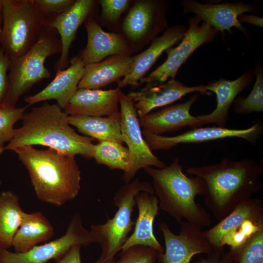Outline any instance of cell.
Masks as SVG:
<instances>
[{
    "label": "cell",
    "instance_id": "obj_9",
    "mask_svg": "<svg viewBox=\"0 0 263 263\" xmlns=\"http://www.w3.org/2000/svg\"><path fill=\"white\" fill-rule=\"evenodd\" d=\"M95 243L90 230L84 227L78 213L74 214L65 234L24 253L12 252L0 247V263H48L59 261L75 244L86 246Z\"/></svg>",
    "mask_w": 263,
    "mask_h": 263
},
{
    "label": "cell",
    "instance_id": "obj_25",
    "mask_svg": "<svg viewBox=\"0 0 263 263\" xmlns=\"http://www.w3.org/2000/svg\"><path fill=\"white\" fill-rule=\"evenodd\" d=\"M54 235V229L40 211L23 213L21 224L13 240L12 246L17 253L28 251L38 244L46 242Z\"/></svg>",
    "mask_w": 263,
    "mask_h": 263
},
{
    "label": "cell",
    "instance_id": "obj_32",
    "mask_svg": "<svg viewBox=\"0 0 263 263\" xmlns=\"http://www.w3.org/2000/svg\"><path fill=\"white\" fill-rule=\"evenodd\" d=\"M263 229V220L247 219L226 232L222 237L221 246L235 247L245 243L255 233Z\"/></svg>",
    "mask_w": 263,
    "mask_h": 263
},
{
    "label": "cell",
    "instance_id": "obj_29",
    "mask_svg": "<svg viewBox=\"0 0 263 263\" xmlns=\"http://www.w3.org/2000/svg\"><path fill=\"white\" fill-rule=\"evenodd\" d=\"M92 158L98 164L104 165L111 169L123 171L122 177L127 175L133 167L132 158L128 147L113 141H99L94 145Z\"/></svg>",
    "mask_w": 263,
    "mask_h": 263
},
{
    "label": "cell",
    "instance_id": "obj_41",
    "mask_svg": "<svg viewBox=\"0 0 263 263\" xmlns=\"http://www.w3.org/2000/svg\"><path fill=\"white\" fill-rule=\"evenodd\" d=\"M1 26H2V16H1V11H0V50L1 48V43H0V34L1 30Z\"/></svg>",
    "mask_w": 263,
    "mask_h": 263
},
{
    "label": "cell",
    "instance_id": "obj_22",
    "mask_svg": "<svg viewBox=\"0 0 263 263\" xmlns=\"http://www.w3.org/2000/svg\"><path fill=\"white\" fill-rule=\"evenodd\" d=\"M66 69L56 72L54 79L38 93L25 97L29 106L36 103L54 99L64 109L78 89L85 66L79 55L73 58Z\"/></svg>",
    "mask_w": 263,
    "mask_h": 263
},
{
    "label": "cell",
    "instance_id": "obj_43",
    "mask_svg": "<svg viewBox=\"0 0 263 263\" xmlns=\"http://www.w3.org/2000/svg\"><path fill=\"white\" fill-rule=\"evenodd\" d=\"M3 0H0V11H1L3 6Z\"/></svg>",
    "mask_w": 263,
    "mask_h": 263
},
{
    "label": "cell",
    "instance_id": "obj_39",
    "mask_svg": "<svg viewBox=\"0 0 263 263\" xmlns=\"http://www.w3.org/2000/svg\"><path fill=\"white\" fill-rule=\"evenodd\" d=\"M82 245L75 244L56 263H82L80 249Z\"/></svg>",
    "mask_w": 263,
    "mask_h": 263
},
{
    "label": "cell",
    "instance_id": "obj_38",
    "mask_svg": "<svg viewBox=\"0 0 263 263\" xmlns=\"http://www.w3.org/2000/svg\"><path fill=\"white\" fill-rule=\"evenodd\" d=\"M10 61L1 48L0 50V105L3 104L9 89L8 74Z\"/></svg>",
    "mask_w": 263,
    "mask_h": 263
},
{
    "label": "cell",
    "instance_id": "obj_15",
    "mask_svg": "<svg viewBox=\"0 0 263 263\" xmlns=\"http://www.w3.org/2000/svg\"><path fill=\"white\" fill-rule=\"evenodd\" d=\"M192 92L209 94L205 85L188 86L175 78L163 83L146 85L138 91L130 92L127 95L132 101L139 117L153 109L167 106Z\"/></svg>",
    "mask_w": 263,
    "mask_h": 263
},
{
    "label": "cell",
    "instance_id": "obj_34",
    "mask_svg": "<svg viewBox=\"0 0 263 263\" xmlns=\"http://www.w3.org/2000/svg\"><path fill=\"white\" fill-rule=\"evenodd\" d=\"M160 253L156 249L143 245H134L119 254L118 260L111 263H155Z\"/></svg>",
    "mask_w": 263,
    "mask_h": 263
},
{
    "label": "cell",
    "instance_id": "obj_3",
    "mask_svg": "<svg viewBox=\"0 0 263 263\" xmlns=\"http://www.w3.org/2000/svg\"><path fill=\"white\" fill-rule=\"evenodd\" d=\"M68 117L57 103H45L31 109L23 114L21 126L16 129L5 150L39 145L68 155L92 158L93 139L78 134L70 126Z\"/></svg>",
    "mask_w": 263,
    "mask_h": 263
},
{
    "label": "cell",
    "instance_id": "obj_16",
    "mask_svg": "<svg viewBox=\"0 0 263 263\" xmlns=\"http://www.w3.org/2000/svg\"><path fill=\"white\" fill-rule=\"evenodd\" d=\"M87 43L79 56L86 66L113 55L132 56L133 52L122 34L107 32L92 15L84 22Z\"/></svg>",
    "mask_w": 263,
    "mask_h": 263
},
{
    "label": "cell",
    "instance_id": "obj_13",
    "mask_svg": "<svg viewBox=\"0 0 263 263\" xmlns=\"http://www.w3.org/2000/svg\"><path fill=\"white\" fill-rule=\"evenodd\" d=\"M180 225L179 234L173 233L165 223L159 225L165 244V252L158 255L162 263H189L194 255L208 254L215 249L204 236L201 227L186 221Z\"/></svg>",
    "mask_w": 263,
    "mask_h": 263
},
{
    "label": "cell",
    "instance_id": "obj_8",
    "mask_svg": "<svg viewBox=\"0 0 263 263\" xmlns=\"http://www.w3.org/2000/svg\"><path fill=\"white\" fill-rule=\"evenodd\" d=\"M168 2L165 0L134 1L122 23V34L133 53L140 50L169 26Z\"/></svg>",
    "mask_w": 263,
    "mask_h": 263
},
{
    "label": "cell",
    "instance_id": "obj_40",
    "mask_svg": "<svg viewBox=\"0 0 263 263\" xmlns=\"http://www.w3.org/2000/svg\"><path fill=\"white\" fill-rule=\"evenodd\" d=\"M238 19L242 22H245L257 26L260 28L263 27V19L254 15L242 14L239 16Z\"/></svg>",
    "mask_w": 263,
    "mask_h": 263
},
{
    "label": "cell",
    "instance_id": "obj_10",
    "mask_svg": "<svg viewBox=\"0 0 263 263\" xmlns=\"http://www.w3.org/2000/svg\"><path fill=\"white\" fill-rule=\"evenodd\" d=\"M188 28L181 41L175 47H170L165 51L166 60L155 70L141 78L139 84L150 85L165 82L169 79L175 78L180 67L193 52L206 43L212 42L219 32L196 16L188 19Z\"/></svg>",
    "mask_w": 263,
    "mask_h": 263
},
{
    "label": "cell",
    "instance_id": "obj_12",
    "mask_svg": "<svg viewBox=\"0 0 263 263\" xmlns=\"http://www.w3.org/2000/svg\"><path fill=\"white\" fill-rule=\"evenodd\" d=\"M263 132V126L259 122L244 129L218 126L196 127L173 136L154 135L142 131L143 137L151 150H168L180 144L199 143L228 137L241 138L254 145L257 143Z\"/></svg>",
    "mask_w": 263,
    "mask_h": 263
},
{
    "label": "cell",
    "instance_id": "obj_21",
    "mask_svg": "<svg viewBox=\"0 0 263 263\" xmlns=\"http://www.w3.org/2000/svg\"><path fill=\"white\" fill-rule=\"evenodd\" d=\"M199 95L200 94L195 93L185 102L166 107L139 117L140 125L143 131L154 135H161L186 126L199 127L197 116L190 113L191 106Z\"/></svg>",
    "mask_w": 263,
    "mask_h": 263
},
{
    "label": "cell",
    "instance_id": "obj_1",
    "mask_svg": "<svg viewBox=\"0 0 263 263\" xmlns=\"http://www.w3.org/2000/svg\"><path fill=\"white\" fill-rule=\"evenodd\" d=\"M186 171L203 181L205 204L219 221L263 187V163L251 159L233 161L226 157L219 163L191 167Z\"/></svg>",
    "mask_w": 263,
    "mask_h": 263
},
{
    "label": "cell",
    "instance_id": "obj_18",
    "mask_svg": "<svg viewBox=\"0 0 263 263\" xmlns=\"http://www.w3.org/2000/svg\"><path fill=\"white\" fill-rule=\"evenodd\" d=\"M187 29L182 24L168 27L161 36L151 41L147 49L132 56V68L129 73L118 82V87L121 89L128 85H139V81L145 76L162 53L181 40Z\"/></svg>",
    "mask_w": 263,
    "mask_h": 263
},
{
    "label": "cell",
    "instance_id": "obj_27",
    "mask_svg": "<svg viewBox=\"0 0 263 263\" xmlns=\"http://www.w3.org/2000/svg\"><path fill=\"white\" fill-rule=\"evenodd\" d=\"M68 118L70 125L98 142L110 141L121 144L124 142L121 132L120 112L107 117L69 115Z\"/></svg>",
    "mask_w": 263,
    "mask_h": 263
},
{
    "label": "cell",
    "instance_id": "obj_2",
    "mask_svg": "<svg viewBox=\"0 0 263 263\" xmlns=\"http://www.w3.org/2000/svg\"><path fill=\"white\" fill-rule=\"evenodd\" d=\"M13 151L27 169L38 199L61 207L78 196L81 172L75 156L30 145Z\"/></svg>",
    "mask_w": 263,
    "mask_h": 263
},
{
    "label": "cell",
    "instance_id": "obj_31",
    "mask_svg": "<svg viewBox=\"0 0 263 263\" xmlns=\"http://www.w3.org/2000/svg\"><path fill=\"white\" fill-rule=\"evenodd\" d=\"M229 249L237 263H263V229L255 233L243 244Z\"/></svg>",
    "mask_w": 263,
    "mask_h": 263
},
{
    "label": "cell",
    "instance_id": "obj_14",
    "mask_svg": "<svg viewBox=\"0 0 263 263\" xmlns=\"http://www.w3.org/2000/svg\"><path fill=\"white\" fill-rule=\"evenodd\" d=\"M180 5L185 14L192 13L219 32L227 31L231 34L233 27L249 37L248 31L238 19L239 16L246 12L256 13L258 7L242 1L221 3H202L195 0H182Z\"/></svg>",
    "mask_w": 263,
    "mask_h": 263
},
{
    "label": "cell",
    "instance_id": "obj_33",
    "mask_svg": "<svg viewBox=\"0 0 263 263\" xmlns=\"http://www.w3.org/2000/svg\"><path fill=\"white\" fill-rule=\"evenodd\" d=\"M29 106L17 108L5 104L0 105V143L9 142L14 136L15 124L21 118Z\"/></svg>",
    "mask_w": 263,
    "mask_h": 263
},
{
    "label": "cell",
    "instance_id": "obj_24",
    "mask_svg": "<svg viewBox=\"0 0 263 263\" xmlns=\"http://www.w3.org/2000/svg\"><path fill=\"white\" fill-rule=\"evenodd\" d=\"M132 56L113 55L99 62L85 66L78 89H98L112 83L119 82L130 72Z\"/></svg>",
    "mask_w": 263,
    "mask_h": 263
},
{
    "label": "cell",
    "instance_id": "obj_20",
    "mask_svg": "<svg viewBox=\"0 0 263 263\" xmlns=\"http://www.w3.org/2000/svg\"><path fill=\"white\" fill-rule=\"evenodd\" d=\"M122 92L119 87L108 90L78 89L63 110L68 115L110 116L120 112Z\"/></svg>",
    "mask_w": 263,
    "mask_h": 263
},
{
    "label": "cell",
    "instance_id": "obj_26",
    "mask_svg": "<svg viewBox=\"0 0 263 263\" xmlns=\"http://www.w3.org/2000/svg\"><path fill=\"white\" fill-rule=\"evenodd\" d=\"M247 219L263 220V203L261 199L252 197L240 203L216 225L203 231L204 235L215 248H223L220 243L223 236Z\"/></svg>",
    "mask_w": 263,
    "mask_h": 263
},
{
    "label": "cell",
    "instance_id": "obj_37",
    "mask_svg": "<svg viewBox=\"0 0 263 263\" xmlns=\"http://www.w3.org/2000/svg\"><path fill=\"white\" fill-rule=\"evenodd\" d=\"M194 263H237L236 259L229 249L225 252L224 248H215L205 258H200Z\"/></svg>",
    "mask_w": 263,
    "mask_h": 263
},
{
    "label": "cell",
    "instance_id": "obj_44",
    "mask_svg": "<svg viewBox=\"0 0 263 263\" xmlns=\"http://www.w3.org/2000/svg\"><path fill=\"white\" fill-rule=\"evenodd\" d=\"M155 263H162L161 262V261L160 260V259L158 258V260H157V261Z\"/></svg>",
    "mask_w": 263,
    "mask_h": 263
},
{
    "label": "cell",
    "instance_id": "obj_30",
    "mask_svg": "<svg viewBox=\"0 0 263 263\" xmlns=\"http://www.w3.org/2000/svg\"><path fill=\"white\" fill-rule=\"evenodd\" d=\"M254 69L256 81L246 97L239 96L233 102L234 110L238 114L261 113L263 111V69L257 63Z\"/></svg>",
    "mask_w": 263,
    "mask_h": 263
},
{
    "label": "cell",
    "instance_id": "obj_28",
    "mask_svg": "<svg viewBox=\"0 0 263 263\" xmlns=\"http://www.w3.org/2000/svg\"><path fill=\"white\" fill-rule=\"evenodd\" d=\"M23 211L19 196L11 190L0 194V247L12 246L13 240L22 220Z\"/></svg>",
    "mask_w": 263,
    "mask_h": 263
},
{
    "label": "cell",
    "instance_id": "obj_36",
    "mask_svg": "<svg viewBox=\"0 0 263 263\" xmlns=\"http://www.w3.org/2000/svg\"><path fill=\"white\" fill-rule=\"evenodd\" d=\"M39 11L46 18V23L67 10L75 0H34Z\"/></svg>",
    "mask_w": 263,
    "mask_h": 263
},
{
    "label": "cell",
    "instance_id": "obj_4",
    "mask_svg": "<svg viewBox=\"0 0 263 263\" xmlns=\"http://www.w3.org/2000/svg\"><path fill=\"white\" fill-rule=\"evenodd\" d=\"M143 169L152 179L159 208L179 224L185 220L201 228L210 225V215L195 200L196 196H204V182L199 177L185 174L178 157L163 168Z\"/></svg>",
    "mask_w": 263,
    "mask_h": 263
},
{
    "label": "cell",
    "instance_id": "obj_19",
    "mask_svg": "<svg viewBox=\"0 0 263 263\" xmlns=\"http://www.w3.org/2000/svg\"><path fill=\"white\" fill-rule=\"evenodd\" d=\"M254 76V69L252 68L234 80L220 78L205 85L207 92L215 94L217 105L211 113L197 116L200 127L214 123L217 126L225 127L230 107L238 95L252 83Z\"/></svg>",
    "mask_w": 263,
    "mask_h": 263
},
{
    "label": "cell",
    "instance_id": "obj_23",
    "mask_svg": "<svg viewBox=\"0 0 263 263\" xmlns=\"http://www.w3.org/2000/svg\"><path fill=\"white\" fill-rule=\"evenodd\" d=\"M135 201L138 213L134 229L122 246L121 251L139 245L152 247L163 253L164 248L154 236L153 228V222L159 208L157 197L154 194L142 191L135 195Z\"/></svg>",
    "mask_w": 263,
    "mask_h": 263
},
{
    "label": "cell",
    "instance_id": "obj_11",
    "mask_svg": "<svg viewBox=\"0 0 263 263\" xmlns=\"http://www.w3.org/2000/svg\"><path fill=\"white\" fill-rule=\"evenodd\" d=\"M119 104L121 134L133 160L131 171L126 176L122 177L125 183L128 184L141 169L152 166L162 169L166 165L153 153L145 140L133 103L123 92L120 96Z\"/></svg>",
    "mask_w": 263,
    "mask_h": 263
},
{
    "label": "cell",
    "instance_id": "obj_5",
    "mask_svg": "<svg viewBox=\"0 0 263 263\" xmlns=\"http://www.w3.org/2000/svg\"><path fill=\"white\" fill-rule=\"evenodd\" d=\"M142 191L154 194L152 186L149 182L141 181L138 178L121 186L113 199L118 208L113 218H108L103 224L91 225L90 231L95 243H99L101 248L95 263H111L121 251L135 224L132 219L136 205L135 196Z\"/></svg>",
    "mask_w": 263,
    "mask_h": 263
},
{
    "label": "cell",
    "instance_id": "obj_17",
    "mask_svg": "<svg viewBox=\"0 0 263 263\" xmlns=\"http://www.w3.org/2000/svg\"><path fill=\"white\" fill-rule=\"evenodd\" d=\"M95 1L76 0L67 10L58 15L47 23L55 29L60 36L61 44L60 56L55 63L56 72L68 68L69 50L79 27L91 16Z\"/></svg>",
    "mask_w": 263,
    "mask_h": 263
},
{
    "label": "cell",
    "instance_id": "obj_35",
    "mask_svg": "<svg viewBox=\"0 0 263 263\" xmlns=\"http://www.w3.org/2000/svg\"><path fill=\"white\" fill-rule=\"evenodd\" d=\"M101 18L111 24H115L131 3L129 0H99Z\"/></svg>",
    "mask_w": 263,
    "mask_h": 263
},
{
    "label": "cell",
    "instance_id": "obj_42",
    "mask_svg": "<svg viewBox=\"0 0 263 263\" xmlns=\"http://www.w3.org/2000/svg\"><path fill=\"white\" fill-rule=\"evenodd\" d=\"M4 144L0 143V155L2 153L3 151L5 150L4 149Z\"/></svg>",
    "mask_w": 263,
    "mask_h": 263
},
{
    "label": "cell",
    "instance_id": "obj_6",
    "mask_svg": "<svg viewBox=\"0 0 263 263\" xmlns=\"http://www.w3.org/2000/svg\"><path fill=\"white\" fill-rule=\"evenodd\" d=\"M1 16V47L10 62L36 43L47 18L34 0H3Z\"/></svg>",
    "mask_w": 263,
    "mask_h": 263
},
{
    "label": "cell",
    "instance_id": "obj_7",
    "mask_svg": "<svg viewBox=\"0 0 263 263\" xmlns=\"http://www.w3.org/2000/svg\"><path fill=\"white\" fill-rule=\"evenodd\" d=\"M54 28L45 25L36 43L25 54L10 62L9 89L3 104L16 107L19 99L35 84L51 77L46 59L61 53V44Z\"/></svg>",
    "mask_w": 263,
    "mask_h": 263
}]
</instances>
